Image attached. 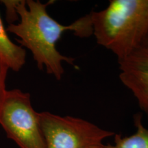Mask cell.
<instances>
[{"instance_id":"cell-1","label":"cell","mask_w":148,"mask_h":148,"mask_svg":"<svg viewBox=\"0 0 148 148\" xmlns=\"http://www.w3.org/2000/svg\"><path fill=\"white\" fill-rule=\"evenodd\" d=\"M53 2L42 3L38 0L17 1L16 11L20 21L16 24H9L7 32L19 38L18 42L31 51L38 69H45L47 74L60 80L64 73L62 62L75 66V59L60 53L57 49V42L67 31L79 38L90 37L92 35V26L90 13L69 25L60 23L47 11L48 5Z\"/></svg>"},{"instance_id":"cell-2","label":"cell","mask_w":148,"mask_h":148,"mask_svg":"<svg viewBox=\"0 0 148 148\" xmlns=\"http://www.w3.org/2000/svg\"><path fill=\"white\" fill-rule=\"evenodd\" d=\"M90 14L97 44L117 61L143 46L148 36V0H110L106 8Z\"/></svg>"},{"instance_id":"cell-3","label":"cell","mask_w":148,"mask_h":148,"mask_svg":"<svg viewBox=\"0 0 148 148\" xmlns=\"http://www.w3.org/2000/svg\"><path fill=\"white\" fill-rule=\"evenodd\" d=\"M46 148H103V140L114 133L72 116L39 112Z\"/></svg>"},{"instance_id":"cell-4","label":"cell","mask_w":148,"mask_h":148,"mask_svg":"<svg viewBox=\"0 0 148 148\" xmlns=\"http://www.w3.org/2000/svg\"><path fill=\"white\" fill-rule=\"evenodd\" d=\"M0 124L20 148H46L39 112L33 108L28 92L6 90L0 108Z\"/></svg>"},{"instance_id":"cell-5","label":"cell","mask_w":148,"mask_h":148,"mask_svg":"<svg viewBox=\"0 0 148 148\" xmlns=\"http://www.w3.org/2000/svg\"><path fill=\"white\" fill-rule=\"evenodd\" d=\"M117 62L120 80L132 92L140 110L148 115V49L140 46Z\"/></svg>"},{"instance_id":"cell-6","label":"cell","mask_w":148,"mask_h":148,"mask_svg":"<svg viewBox=\"0 0 148 148\" xmlns=\"http://www.w3.org/2000/svg\"><path fill=\"white\" fill-rule=\"evenodd\" d=\"M26 51L9 38L0 16V60L14 71H18L25 63Z\"/></svg>"},{"instance_id":"cell-7","label":"cell","mask_w":148,"mask_h":148,"mask_svg":"<svg viewBox=\"0 0 148 148\" xmlns=\"http://www.w3.org/2000/svg\"><path fill=\"white\" fill-rule=\"evenodd\" d=\"M133 121L136 128L134 134L127 136L114 134V145L106 144L103 148H148V128L142 123V114H135Z\"/></svg>"},{"instance_id":"cell-8","label":"cell","mask_w":148,"mask_h":148,"mask_svg":"<svg viewBox=\"0 0 148 148\" xmlns=\"http://www.w3.org/2000/svg\"><path fill=\"white\" fill-rule=\"evenodd\" d=\"M8 69V66L5 65L4 62L0 60V108L2 105L5 92L7 90L5 89V80Z\"/></svg>"},{"instance_id":"cell-9","label":"cell","mask_w":148,"mask_h":148,"mask_svg":"<svg viewBox=\"0 0 148 148\" xmlns=\"http://www.w3.org/2000/svg\"><path fill=\"white\" fill-rule=\"evenodd\" d=\"M17 1L18 0L16 1H1V2H3L6 8L7 20L10 24L12 23V22L18 18L17 11H16Z\"/></svg>"},{"instance_id":"cell-10","label":"cell","mask_w":148,"mask_h":148,"mask_svg":"<svg viewBox=\"0 0 148 148\" xmlns=\"http://www.w3.org/2000/svg\"><path fill=\"white\" fill-rule=\"evenodd\" d=\"M143 46L144 47L147 48V49H148V36H147V38H145V41L143 42Z\"/></svg>"}]
</instances>
